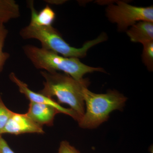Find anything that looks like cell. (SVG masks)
<instances>
[{
	"mask_svg": "<svg viewBox=\"0 0 153 153\" xmlns=\"http://www.w3.org/2000/svg\"><path fill=\"white\" fill-rule=\"evenodd\" d=\"M83 96L86 111L80 120L79 126L83 128H96L109 117L110 114L123 108L127 98L117 91L105 94H96L84 88Z\"/></svg>",
	"mask_w": 153,
	"mask_h": 153,
	"instance_id": "obj_4",
	"label": "cell"
},
{
	"mask_svg": "<svg viewBox=\"0 0 153 153\" xmlns=\"http://www.w3.org/2000/svg\"><path fill=\"white\" fill-rule=\"evenodd\" d=\"M60 112L47 105L30 102L26 114L36 123L41 126H52L55 115Z\"/></svg>",
	"mask_w": 153,
	"mask_h": 153,
	"instance_id": "obj_8",
	"label": "cell"
},
{
	"mask_svg": "<svg viewBox=\"0 0 153 153\" xmlns=\"http://www.w3.org/2000/svg\"><path fill=\"white\" fill-rule=\"evenodd\" d=\"M20 16V7L16 1L0 0V24L4 25Z\"/></svg>",
	"mask_w": 153,
	"mask_h": 153,
	"instance_id": "obj_11",
	"label": "cell"
},
{
	"mask_svg": "<svg viewBox=\"0 0 153 153\" xmlns=\"http://www.w3.org/2000/svg\"><path fill=\"white\" fill-rule=\"evenodd\" d=\"M19 35L24 40L36 39L41 44V47L67 57L83 58L88 51L97 44L107 39L105 33H102L97 38L88 41L80 48L72 47L62 38L58 31L52 26L38 27L29 24L22 28Z\"/></svg>",
	"mask_w": 153,
	"mask_h": 153,
	"instance_id": "obj_3",
	"label": "cell"
},
{
	"mask_svg": "<svg viewBox=\"0 0 153 153\" xmlns=\"http://www.w3.org/2000/svg\"><path fill=\"white\" fill-rule=\"evenodd\" d=\"M22 50L37 69L49 72L62 71L77 81L83 80V76L87 73L104 72L103 68L87 66L78 58L64 57L42 47L27 44L22 47Z\"/></svg>",
	"mask_w": 153,
	"mask_h": 153,
	"instance_id": "obj_2",
	"label": "cell"
},
{
	"mask_svg": "<svg viewBox=\"0 0 153 153\" xmlns=\"http://www.w3.org/2000/svg\"><path fill=\"white\" fill-rule=\"evenodd\" d=\"M28 5L31 11V20L29 24L38 27L52 26L56 14L50 6L47 5L38 13L34 7L33 1H29Z\"/></svg>",
	"mask_w": 153,
	"mask_h": 153,
	"instance_id": "obj_10",
	"label": "cell"
},
{
	"mask_svg": "<svg viewBox=\"0 0 153 153\" xmlns=\"http://www.w3.org/2000/svg\"><path fill=\"white\" fill-rule=\"evenodd\" d=\"M40 74L45 81L43 89L38 92L49 98L55 97L59 103L68 105L77 115L79 121L85 111L83 90L89 85L88 80L77 81L68 74L57 71H41Z\"/></svg>",
	"mask_w": 153,
	"mask_h": 153,
	"instance_id": "obj_1",
	"label": "cell"
},
{
	"mask_svg": "<svg viewBox=\"0 0 153 153\" xmlns=\"http://www.w3.org/2000/svg\"><path fill=\"white\" fill-rule=\"evenodd\" d=\"M9 78L11 81L18 86L19 91L25 96L30 100V102L47 105L53 107L60 113L68 115L77 122L79 121V117L70 108H65L61 106L58 102L55 101L53 98H49L38 92H34L31 90L28 87V85L19 79L14 72L10 73L9 75Z\"/></svg>",
	"mask_w": 153,
	"mask_h": 153,
	"instance_id": "obj_6",
	"label": "cell"
},
{
	"mask_svg": "<svg viewBox=\"0 0 153 153\" xmlns=\"http://www.w3.org/2000/svg\"><path fill=\"white\" fill-rule=\"evenodd\" d=\"M0 153H15L2 137L0 138Z\"/></svg>",
	"mask_w": 153,
	"mask_h": 153,
	"instance_id": "obj_16",
	"label": "cell"
},
{
	"mask_svg": "<svg viewBox=\"0 0 153 153\" xmlns=\"http://www.w3.org/2000/svg\"><path fill=\"white\" fill-rule=\"evenodd\" d=\"M131 41L144 44L153 41V22L142 21L137 22L126 31Z\"/></svg>",
	"mask_w": 153,
	"mask_h": 153,
	"instance_id": "obj_9",
	"label": "cell"
},
{
	"mask_svg": "<svg viewBox=\"0 0 153 153\" xmlns=\"http://www.w3.org/2000/svg\"><path fill=\"white\" fill-rule=\"evenodd\" d=\"M150 151L151 152V153H153V148H151L150 149Z\"/></svg>",
	"mask_w": 153,
	"mask_h": 153,
	"instance_id": "obj_17",
	"label": "cell"
},
{
	"mask_svg": "<svg viewBox=\"0 0 153 153\" xmlns=\"http://www.w3.org/2000/svg\"><path fill=\"white\" fill-rule=\"evenodd\" d=\"M13 112L6 106L0 95V135Z\"/></svg>",
	"mask_w": 153,
	"mask_h": 153,
	"instance_id": "obj_14",
	"label": "cell"
},
{
	"mask_svg": "<svg viewBox=\"0 0 153 153\" xmlns=\"http://www.w3.org/2000/svg\"><path fill=\"white\" fill-rule=\"evenodd\" d=\"M58 153H80L68 142L63 141L60 143Z\"/></svg>",
	"mask_w": 153,
	"mask_h": 153,
	"instance_id": "obj_15",
	"label": "cell"
},
{
	"mask_svg": "<svg viewBox=\"0 0 153 153\" xmlns=\"http://www.w3.org/2000/svg\"><path fill=\"white\" fill-rule=\"evenodd\" d=\"M142 59L145 66L149 71L153 69V41L143 44Z\"/></svg>",
	"mask_w": 153,
	"mask_h": 153,
	"instance_id": "obj_13",
	"label": "cell"
},
{
	"mask_svg": "<svg viewBox=\"0 0 153 153\" xmlns=\"http://www.w3.org/2000/svg\"><path fill=\"white\" fill-rule=\"evenodd\" d=\"M1 137V135H0V138Z\"/></svg>",
	"mask_w": 153,
	"mask_h": 153,
	"instance_id": "obj_18",
	"label": "cell"
},
{
	"mask_svg": "<svg viewBox=\"0 0 153 153\" xmlns=\"http://www.w3.org/2000/svg\"><path fill=\"white\" fill-rule=\"evenodd\" d=\"M106 16L111 23L117 25L120 32L126 31L135 24L142 21L153 22V7H139L126 2L118 1L106 9Z\"/></svg>",
	"mask_w": 153,
	"mask_h": 153,
	"instance_id": "obj_5",
	"label": "cell"
},
{
	"mask_svg": "<svg viewBox=\"0 0 153 153\" xmlns=\"http://www.w3.org/2000/svg\"><path fill=\"white\" fill-rule=\"evenodd\" d=\"M8 33V30L4 25L0 24V73L3 71L6 62L10 57L9 53L3 51L5 42Z\"/></svg>",
	"mask_w": 153,
	"mask_h": 153,
	"instance_id": "obj_12",
	"label": "cell"
},
{
	"mask_svg": "<svg viewBox=\"0 0 153 153\" xmlns=\"http://www.w3.org/2000/svg\"><path fill=\"white\" fill-rule=\"evenodd\" d=\"M25 133L44 134L43 126L38 124L26 114L13 112L6 123L4 134L17 135Z\"/></svg>",
	"mask_w": 153,
	"mask_h": 153,
	"instance_id": "obj_7",
	"label": "cell"
}]
</instances>
